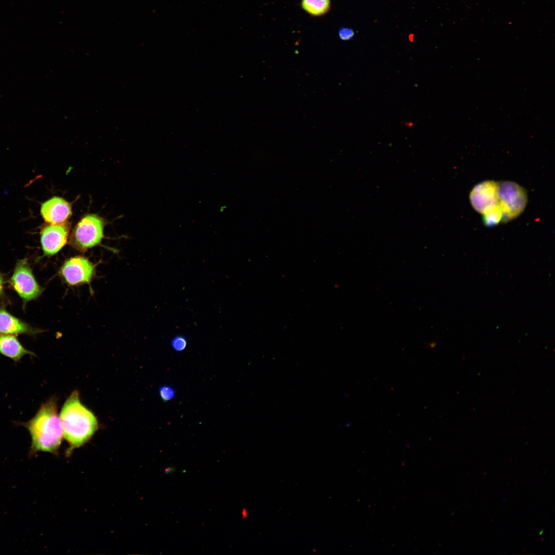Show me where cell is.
<instances>
[{
  "label": "cell",
  "instance_id": "obj_1",
  "mask_svg": "<svg viewBox=\"0 0 555 555\" xmlns=\"http://www.w3.org/2000/svg\"><path fill=\"white\" fill-rule=\"evenodd\" d=\"M59 416L68 452L87 443L98 429L96 416L82 403L77 391L67 398Z\"/></svg>",
  "mask_w": 555,
  "mask_h": 555
},
{
  "label": "cell",
  "instance_id": "obj_2",
  "mask_svg": "<svg viewBox=\"0 0 555 555\" xmlns=\"http://www.w3.org/2000/svg\"><path fill=\"white\" fill-rule=\"evenodd\" d=\"M31 438L32 452L56 453L64 437L58 413L57 399L52 397L42 404L36 414L24 423Z\"/></svg>",
  "mask_w": 555,
  "mask_h": 555
},
{
  "label": "cell",
  "instance_id": "obj_3",
  "mask_svg": "<svg viewBox=\"0 0 555 555\" xmlns=\"http://www.w3.org/2000/svg\"><path fill=\"white\" fill-rule=\"evenodd\" d=\"M498 205L502 213V222H508L519 216L527 202L526 190L511 181L498 182Z\"/></svg>",
  "mask_w": 555,
  "mask_h": 555
},
{
  "label": "cell",
  "instance_id": "obj_4",
  "mask_svg": "<svg viewBox=\"0 0 555 555\" xmlns=\"http://www.w3.org/2000/svg\"><path fill=\"white\" fill-rule=\"evenodd\" d=\"M103 237V222L96 215L84 216L76 226L70 236L71 246L81 252L99 245Z\"/></svg>",
  "mask_w": 555,
  "mask_h": 555
},
{
  "label": "cell",
  "instance_id": "obj_5",
  "mask_svg": "<svg viewBox=\"0 0 555 555\" xmlns=\"http://www.w3.org/2000/svg\"><path fill=\"white\" fill-rule=\"evenodd\" d=\"M96 274L95 264L82 256H76L66 260L59 270L61 279L70 287L90 284Z\"/></svg>",
  "mask_w": 555,
  "mask_h": 555
},
{
  "label": "cell",
  "instance_id": "obj_6",
  "mask_svg": "<svg viewBox=\"0 0 555 555\" xmlns=\"http://www.w3.org/2000/svg\"><path fill=\"white\" fill-rule=\"evenodd\" d=\"M9 283L24 303L39 297L43 289L36 281L27 258L17 262Z\"/></svg>",
  "mask_w": 555,
  "mask_h": 555
},
{
  "label": "cell",
  "instance_id": "obj_7",
  "mask_svg": "<svg viewBox=\"0 0 555 555\" xmlns=\"http://www.w3.org/2000/svg\"><path fill=\"white\" fill-rule=\"evenodd\" d=\"M497 188L498 182L493 180L484 181L476 184L469 195L473 209L483 214L498 206Z\"/></svg>",
  "mask_w": 555,
  "mask_h": 555
},
{
  "label": "cell",
  "instance_id": "obj_8",
  "mask_svg": "<svg viewBox=\"0 0 555 555\" xmlns=\"http://www.w3.org/2000/svg\"><path fill=\"white\" fill-rule=\"evenodd\" d=\"M68 229L64 224H49L41 231V244L43 254L50 257L57 254L68 240Z\"/></svg>",
  "mask_w": 555,
  "mask_h": 555
},
{
  "label": "cell",
  "instance_id": "obj_9",
  "mask_svg": "<svg viewBox=\"0 0 555 555\" xmlns=\"http://www.w3.org/2000/svg\"><path fill=\"white\" fill-rule=\"evenodd\" d=\"M44 220L50 224H63L72 214L70 204L59 197H53L43 202L41 208Z\"/></svg>",
  "mask_w": 555,
  "mask_h": 555
},
{
  "label": "cell",
  "instance_id": "obj_10",
  "mask_svg": "<svg viewBox=\"0 0 555 555\" xmlns=\"http://www.w3.org/2000/svg\"><path fill=\"white\" fill-rule=\"evenodd\" d=\"M41 330L14 317L5 308L0 307V333L9 335L25 334L34 335Z\"/></svg>",
  "mask_w": 555,
  "mask_h": 555
},
{
  "label": "cell",
  "instance_id": "obj_11",
  "mask_svg": "<svg viewBox=\"0 0 555 555\" xmlns=\"http://www.w3.org/2000/svg\"><path fill=\"white\" fill-rule=\"evenodd\" d=\"M0 354L17 362L27 355L34 354L25 348L13 335L0 333Z\"/></svg>",
  "mask_w": 555,
  "mask_h": 555
},
{
  "label": "cell",
  "instance_id": "obj_12",
  "mask_svg": "<svg viewBox=\"0 0 555 555\" xmlns=\"http://www.w3.org/2000/svg\"><path fill=\"white\" fill-rule=\"evenodd\" d=\"M302 8L311 15L317 16L326 13L330 8V0H302Z\"/></svg>",
  "mask_w": 555,
  "mask_h": 555
},
{
  "label": "cell",
  "instance_id": "obj_13",
  "mask_svg": "<svg viewBox=\"0 0 555 555\" xmlns=\"http://www.w3.org/2000/svg\"><path fill=\"white\" fill-rule=\"evenodd\" d=\"M482 215L483 221L486 226H493L502 221V213L499 205Z\"/></svg>",
  "mask_w": 555,
  "mask_h": 555
},
{
  "label": "cell",
  "instance_id": "obj_14",
  "mask_svg": "<svg viewBox=\"0 0 555 555\" xmlns=\"http://www.w3.org/2000/svg\"><path fill=\"white\" fill-rule=\"evenodd\" d=\"M159 395L161 399L164 402L172 400L175 395L174 388L168 385H163L160 387Z\"/></svg>",
  "mask_w": 555,
  "mask_h": 555
},
{
  "label": "cell",
  "instance_id": "obj_15",
  "mask_svg": "<svg viewBox=\"0 0 555 555\" xmlns=\"http://www.w3.org/2000/svg\"><path fill=\"white\" fill-rule=\"evenodd\" d=\"M187 343V341L184 337L177 336L172 340L171 345L175 350L181 351L186 348Z\"/></svg>",
  "mask_w": 555,
  "mask_h": 555
},
{
  "label": "cell",
  "instance_id": "obj_16",
  "mask_svg": "<svg viewBox=\"0 0 555 555\" xmlns=\"http://www.w3.org/2000/svg\"><path fill=\"white\" fill-rule=\"evenodd\" d=\"M339 35L342 40L347 41L354 36V31L350 28L342 27L339 31Z\"/></svg>",
  "mask_w": 555,
  "mask_h": 555
},
{
  "label": "cell",
  "instance_id": "obj_17",
  "mask_svg": "<svg viewBox=\"0 0 555 555\" xmlns=\"http://www.w3.org/2000/svg\"><path fill=\"white\" fill-rule=\"evenodd\" d=\"M5 279L3 274L0 272V299L4 293Z\"/></svg>",
  "mask_w": 555,
  "mask_h": 555
},
{
  "label": "cell",
  "instance_id": "obj_18",
  "mask_svg": "<svg viewBox=\"0 0 555 555\" xmlns=\"http://www.w3.org/2000/svg\"><path fill=\"white\" fill-rule=\"evenodd\" d=\"M175 471V468L172 467H168L164 469V473L166 474L173 473Z\"/></svg>",
  "mask_w": 555,
  "mask_h": 555
},
{
  "label": "cell",
  "instance_id": "obj_19",
  "mask_svg": "<svg viewBox=\"0 0 555 555\" xmlns=\"http://www.w3.org/2000/svg\"><path fill=\"white\" fill-rule=\"evenodd\" d=\"M242 515L243 519L247 518L248 517L247 511H246V509H244L242 511Z\"/></svg>",
  "mask_w": 555,
  "mask_h": 555
},
{
  "label": "cell",
  "instance_id": "obj_20",
  "mask_svg": "<svg viewBox=\"0 0 555 555\" xmlns=\"http://www.w3.org/2000/svg\"><path fill=\"white\" fill-rule=\"evenodd\" d=\"M312 552H317V549H312Z\"/></svg>",
  "mask_w": 555,
  "mask_h": 555
}]
</instances>
